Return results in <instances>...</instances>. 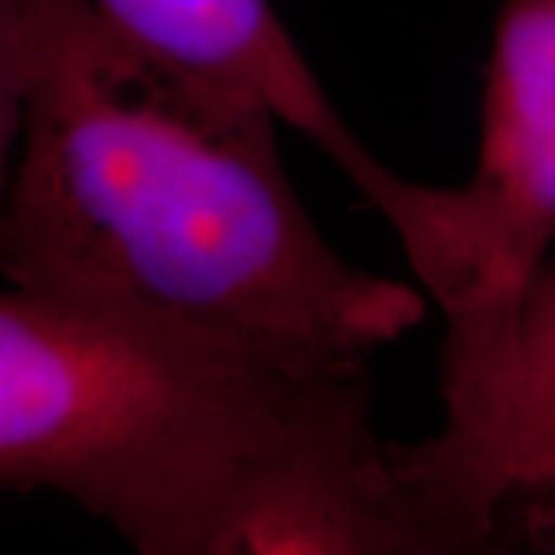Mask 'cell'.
<instances>
[{"instance_id":"obj_1","label":"cell","mask_w":555,"mask_h":555,"mask_svg":"<svg viewBox=\"0 0 555 555\" xmlns=\"http://www.w3.org/2000/svg\"><path fill=\"white\" fill-rule=\"evenodd\" d=\"M281 118L118 31L31 0L0 275L152 334L297 371H367L429 297L339 257L278 152Z\"/></svg>"},{"instance_id":"obj_2","label":"cell","mask_w":555,"mask_h":555,"mask_svg":"<svg viewBox=\"0 0 555 555\" xmlns=\"http://www.w3.org/2000/svg\"><path fill=\"white\" fill-rule=\"evenodd\" d=\"M371 401L367 371L0 291V496H68L142 555H257L299 485L377 433Z\"/></svg>"},{"instance_id":"obj_3","label":"cell","mask_w":555,"mask_h":555,"mask_svg":"<svg viewBox=\"0 0 555 555\" xmlns=\"http://www.w3.org/2000/svg\"><path fill=\"white\" fill-rule=\"evenodd\" d=\"M555 244V0H503L473 177L433 189L408 259L460 343L503 315Z\"/></svg>"},{"instance_id":"obj_4","label":"cell","mask_w":555,"mask_h":555,"mask_svg":"<svg viewBox=\"0 0 555 555\" xmlns=\"http://www.w3.org/2000/svg\"><path fill=\"white\" fill-rule=\"evenodd\" d=\"M436 436L404 466L463 555L555 543V262L469 339L441 346Z\"/></svg>"},{"instance_id":"obj_5","label":"cell","mask_w":555,"mask_h":555,"mask_svg":"<svg viewBox=\"0 0 555 555\" xmlns=\"http://www.w3.org/2000/svg\"><path fill=\"white\" fill-rule=\"evenodd\" d=\"M93 7L158 60L269 105L352 179L398 244L420 232L429 185L398 177L352 133L272 0H93Z\"/></svg>"},{"instance_id":"obj_6","label":"cell","mask_w":555,"mask_h":555,"mask_svg":"<svg viewBox=\"0 0 555 555\" xmlns=\"http://www.w3.org/2000/svg\"><path fill=\"white\" fill-rule=\"evenodd\" d=\"M31 62V0H0V201L20 149Z\"/></svg>"}]
</instances>
